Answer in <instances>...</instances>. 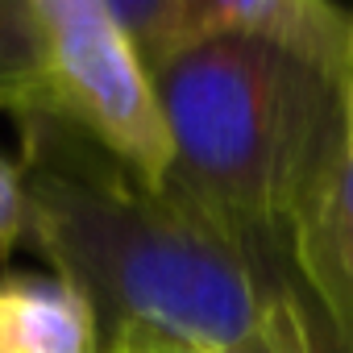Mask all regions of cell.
I'll list each match as a JSON object with an SVG mask.
<instances>
[{
    "label": "cell",
    "mask_w": 353,
    "mask_h": 353,
    "mask_svg": "<svg viewBox=\"0 0 353 353\" xmlns=\"http://www.w3.org/2000/svg\"><path fill=\"white\" fill-rule=\"evenodd\" d=\"M30 237L96 312L104 353H216L299 312L174 179L150 183L75 125L17 121Z\"/></svg>",
    "instance_id": "obj_1"
},
{
    "label": "cell",
    "mask_w": 353,
    "mask_h": 353,
    "mask_svg": "<svg viewBox=\"0 0 353 353\" xmlns=\"http://www.w3.org/2000/svg\"><path fill=\"white\" fill-rule=\"evenodd\" d=\"M46 46V117L104 145L150 183L174 170L170 125L150 67L112 26L104 0H34Z\"/></svg>",
    "instance_id": "obj_3"
},
{
    "label": "cell",
    "mask_w": 353,
    "mask_h": 353,
    "mask_svg": "<svg viewBox=\"0 0 353 353\" xmlns=\"http://www.w3.org/2000/svg\"><path fill=\"white\" fill-rule=\"evenodd\" d=\"M349 79H353V42H349Z\"/></svg>",
    "instance_id": "obj_11"
},
{
    "label": "cell",
    "mask_w": 353,
    "mask_h": 353,
    "mask_svg": "<svg viewBox=\"0 0 353 353\" xmlns=\"http://www.w3.org/2000/svg\"><path fill=\"white\" fill-rule=\"evenodd\" d=\"M21 237H30V196L21 162L0 158V258H5Z\"/></svg>",
    "instance_id": "obj_9"
},
{
    "label": "cell",
    "mask_w": 353,
    "mask_h": 353,
    "mask_svg": "<svg viewBox=\"0 0 353 353\" xmlns=\"http://www.w3.org/2000/svg\"><path fill=\"white\" fill-rule=\"evenodd\" d=\"M150 75L174 141L170 179L287 287L291 225L353 145V79L241 34L196 42Z\"/></svg>",
    "instance_id": "obj_2"
},
{
    "label": "cell",
    "mask_w": 353,
    "mask_h": 353,
    "mask_svg": "<svg viewBox=\"0 0 353 353\" xmlns=\"http://www.w3.org/2000/svg\"><path fill=\"white\" fill-rule=\"evenodd\" d=\"M0 353H104V341L63 279H0Z\"/></svg>",
    "instance_id": "obj_6"
},
{
    "label": "cell",
    "mask_w": 353,
    "mask_h": 353,
    "mask_svg": "<svg viewBox=\"0 0 353 353\" xmlns=\"http://www.w3.org/2000/svg\"><path fill=\"white\" fill-rule=\"evenodd\" d=\"M221 34L279 42L349 75L353 13L336 0H183L179 50Z\"/></svg>",
    "instance_id": "obj_5"
},
{
    "label": "cell",
    "mask_w": 353,
    "mask_h": 353,
    "mask_svg": "<svg viewBox=\"0 0 353 353\" xmlns=\"http://www.w3.org/2000/svg\"><path fill=\"white\" fill-rule=\"evenodd\" d=\"M104 9L150 71L179 54L183 0H104Z\"/></svg>",
    "instance_id": "obj_8"
},
{
    "label": "cell",
    "mask_w": 353,
    "mask_h": 353,
    "mask_svg": "<svg viewBox=\"0 0 353 353\" xmlns=\"http://www.w3.org/2000/svg\"><path fill=\"white\" fill-rule=\"evenodd\" d=\"M287 270L312 295L336 345L353 353V145L303 200L287 237Z\"/></svg>",
    "instance_id": "obj_4"
},
{
    "label": "cell",
    "mask_w": 353,
    "mask_h": 353,
    "mask_svg": "<svg viewBox=\"0 0 353 353\" xmlns=\"http://www.w3.org/2000/svg\"><path fill=\"white\" fill-rule=\"evenodd\" d=\"M349 141H353V121H349Z\"/></svg>",
    "instance_id": "obj_12"
},
{
    "label": "cell",
    "mask_w": 353,
    "mask_h": 353,
    "mask_svg": "<svg viewBox=\"0 0 353 353\" xmlns=\"http://www.w3.org/2000/svg\"><path fill=\"white\" fill-rule=\"evenodd\" d=\"M46 108V46L34 0H0V112L13 121Z\"/></svg>",
    "instance_id": "obj_7"
},
{
    "label": "cell",
    "mask_w": 353,
    "mask_h": 353,
    "mask_svg": "<svg viewBox=\"0 0 353 353\" xmlns=\"http://www.w3.org/2000/svg\"><path fill=\"white\" fill-rule=\"evenodd\" d=\"M216 353H312L303 312H291L274 332H266L258 341H245V345H233V349H216Z\"/></svg>",
    "instance_id": "obj_10"
}]
</instances>
